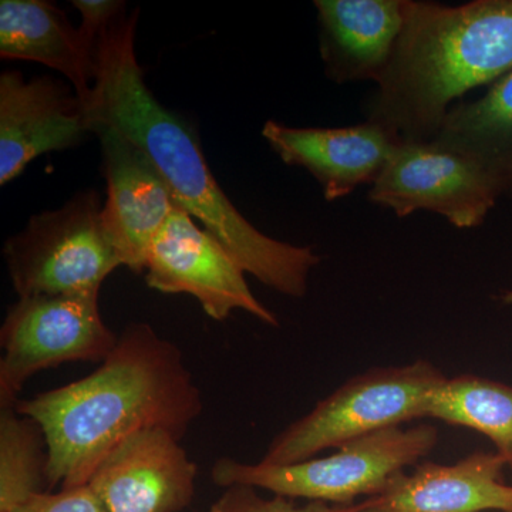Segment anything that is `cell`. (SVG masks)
I'll return each instance as SVG.
<instances>
[{
    "mask_svg": "<svg viewBox=\"0 0 512 512\" xmlns=\"http://www.w3.org/2000/svg\"><path fill=\"white\" fill-rule=\"evenodd\" d=\"M138 12L128 15L124 10L97 40L92 97L86 106L90 128H113L137 147L177 205L201 222L245 274L282 295L303 298L309 275L322 258L312 247L268 237L229 200L190 124L164 107L144 82L134 50Z\"/></svg>",
    "mask_w": 512,
    "mask_h": 512,
    "instance_id": "cell-1",
    "label": "cell"
},
{
    "mask_svg": "<svg viewBox=\"0 0 512 512\" xmlns=\"http://www.w3.org/2000/svg\"><path fill=\"white\" fill-rule=\"evenodd\" d=\"M202 396L183 353L148 323H131L89 376L19 399L16 412L42 427L49 490L89 483L111 451L141 430L184 439L201 416Z\"/></svg>",
    "mask_w": 512,
    "mask_h": 512,
    "instance_id": "cell-2",
    "label": "cell"
},
{
    "mask_svg": "<svg viewBox=\"0 0 512 512\" xmlns=\"http://www.w3.org/2000/svg\"><path fill=\"white\" fill-rule=\"evenodd\" d=\"M403 15L392 62L365 113L403 141H431L454 100L512 72V0H404Z\"/></svg>",
    "mask_w": 512,
    "mask_h": 512,
    "instance_id": "cell-3",
    "label": "cell"
},
{
    "mask_svg": "<svg viewBox=\"0 0 512 512\" xmlns=\"http://www.w3.org/2000/svg\"><path fill=\"white\" fill-rule=\"evenodd\" d=\"M439 443L430 424L392 427L336 448L326 457L292 464L244 463L222 457L211 468L218 487L242 484L291 500L333 505L355 504L357 497H375L394 476L417 466Z\"/></svg>",
    "mask_w": 512,
    "mask_h": 512,
    "instance_id": "cell-4",
    "label": "cell"
},
{
    "mask_svg": "<svg viewBox=\"0 0 512 512\" xmlns=\"http://www.w3.org/2000/svg\"><path fill=\"white\" fill-rule=\"evenodd\" d=\"M429 362L375 367L343 383L274 437L261 461L292 464L379 431L426 419L431 396L446 382Z\"/></svg>",
    "mask_w": 512,
    "mask_h": 512,
    "instance_id": "cell-5",
    "label": "cell"
},
{
    "mask_svg": "<svg viewBox=\"0 0 512 512\" xmlns=\"http://www.w3.org/2000/svg\"><path fill=\"white\" fill-rule=\"evenodd\" d=\"M3 256L19 298L100 292L107 276L124 266L93 191L33 215L5 242Z\"/></svg>",
    "mask_w": 512,
    "mask_h": 512,
    "instance_id": "cell-6",
    "label": "cell"
},
{
    "mask_svg": "<svg viewBox=\"0 0 512 512\" xmlns=\"http://www.w3.org/2000/svg\"><path fill=\"white\" fill-rule=\"evenodd\" d=\"M100 292L23 296L0 329V409L15 407L26 382L50 367L104 362L119 335L100 312Z\"/></svg>",
    "mask_w": 512,
    "mask_h": 512,
    "instance_id": "cell-7",
    "label": "cell"
},
{
    "mask_svg": "<svg viewBox=\"0 0 512 512\" xmlns=\"http://www.w3.org/2000/svg\"><path fill=\"white\" fill-rule=\"evenodd\" d=\"M504 197L483 168L433 141H403L369 191V200L397 217L429 211L456 228H476Z\"/></svg>",
    "mask_w": 512,
    "mask_h": 512,
    "instance_id": "cell-8",
    "label": "cell"
},
{
    "mask_svg": "<svg viewBox=\"0 0 512 512\" xmlns=\"http://www.w3.org/2000/svg\"><path fill=\"white\" fill-rule=\"evenodd\" d=\"M144 271L151 289L194 296L218 322L245 311L272 328L279 326L275 313L255 298L244 269L180 205L154 239Z\"/></svg>",
    "mask_w": 512,
    "mask_h": 512,
    "instance_id": "cell-9",
    "label": "cell"
},
{
    "mask_svg": "<svg viewBox=\"0 0 512 512\" xmlns=\"http://www.w3.org/2000/svg\"><path fill=\"white\" fill-rule=\"evenodd\" d=\"M197 476L180 437L148 429L114 448L87 484L107 512H181L194 500Z\"/></svg>",
    "mask_w": 512,
    "mask_h": 512,
    "instance_id": "cell-10",
    "label": "cell"
},
{
    "mask_svg": "<svg viewBox=\"0 0 512 512\" xmlns=\"http://www.w3.org/2000/svg\"><path fill=\"white\" fill-rule=\"evenodd\" d=\"M89 133L86 104L60 80L26 82L13 70L0 76V185L19 177L35 158L76 147Z\"/></svg>",
    "mask_w": 512,
    "mask_h": 512,
    "instance_id": "cell-11",
    "label": "cell"
},
{
    "mask_svg": "<svg viewBox=\"0 0 512 512\" xmlns=\"http://www.w3.org/2000/svg\"><path fill=\"white\" fill-rule=\"evenodd\" d=\"M262 136L286 165L309 171L329 202L348 197L360 185L375 184L403 143L370 120L336 128H296L268 120Z\"/></svg>",
    "mask_w": 512,
    "mask_h": 512,
    "instance_id": "cell-12",
    "label": "cell"
},
{
    "mask_svg": "<svg viewBox=\"0 0 512 512\" xmlns=\"http://www.w3.org/2000/svg\"><path fill=\"white\" fill-rule=\"evenodd\" d=\"M92 133L103 150L107 200L103 220L121 261L141 274L154 239L173 214L177 202L146 156L116 130L96 124Z\"/></svg>",
    "mask_w": 512,
    "mask_h": 512,
    "instance_id": "cell-13",
    "label": "cell"
},
{
    "mask_svg": "<svg viewBox=\"0 0 512 512\" xmlns=\"http://www.w3.org/2000/svg\"><path fill=\"white\" fill-rule=\"evenodd\" d=\"M505 466L497 451H476L454 464L421 461L412 473L402 471L382 493L363 500L359 512H512Z\"/></svg>",
    "mask_w": 512,
    "mask_h": 512,
    "instance_id": "cell-14",
    "label": "cell"
},
{
    "mask_svg": "<svg viewBox=\"0 0 512 512\" xmlns=\"http://www.w3.org/2000/svg\"><path fill=\"white\" fill-rule=\"evenodd\" d=\"M404 0H315L320 56L332 82L379 84L403 28Z\"/></svg>",
    "mask_w": 512,
    "mask_h": 512,
    "instance_id": "cell-15",
    "label": "cell"
},
{
    "mask_svg": "<svg viewBox=\"0 0 512 512\" xmlns=\"http://www.w3.org/2000/svg\"><path fill=\"white\" fill-rule=\"evenodd\" d=\"M94 49L55 3L0 2L2 59L28 60L62 73L86 106L93 90Z\"/></svg>",
    "mask_w": 512,
    "mask_h": 512,
    "instance_id": "cell-16",
    "label": "cell"
},
{
    "mask_svg": "<svg viewBox=\"0 0 512 512\" xmlns=\"http://www.w3.org/2000/svg\"><path fill=\"white\" fill-rule=\"evenodd\" d=\"M431 141L476 161L504 195L512 194V72L481 99L451 107Z\"/></svg>",
    "mask_w": 512,
    "mask_h": 512,
    "instance_id": "cell-17",
    "label": "cell"
},
{
    "mask_svg": "<svg viewBox=\"0 0 512 512\" xmlns=\"http://www.w3.org/2000/svg\"><path fill=\"white\" fill-rule=\"evenodd\" d=\"M426 419L488 437L512 470V386L476 375L446 379L431 396Z\"/></svg>",
    "mask_w": 512,
    "mask_h": 512,
    "instance_id": "cell-18",
    "label": "cell"
},
{
    "mask_svg": "<svg viewBox=\"0 0 512 512\" xmlns=\"http://www.w3.org/2000/svg\"><path fill=\"white\" fill-rule=\"evenodd\" d=\"M362 501L352 505H329L325 503L295 504L291 498L274 495L261 497L256 488L235 484L225 488L221 497L211 505L210 512H359Z\"/></svg>",
    "mask_w": 512,
    "mask_h": 512,
    "instance_id": "cell-19",
    "label": "cell"
},
{
    "mask_svg": "<svg viewBox=\"0 0 512 512\" xmlns=\"http://www.w3.org/2000/svg\"><path fill=\"white\" fill-rule=\"evenodd\" d=\"M23 512H107L89 484L64 488L59 493H39L30 498Z\"/></svg>",
    "mask_w": 512,
    "mask_h": 512,
    "instance_id": "cell-20",
    "label": "cell"
},
{
    "mask_svg": "<svg viewBox=\"0 0 512 512\" xmlns=\"http://www.w3.org/2000/svg\"><path fill=\"white\" fill-rule=\"evenodd\" d=\"M73 5L82 15L79 30L93 47L101 33L126 10V3L117 0H74Z\"/></svg>",
    "mask_w": 512,
    "mask_h": 512,
    "instance_id": "cell-21",
    "label": "cell"
},
{
    "mask_svg": "<svg viewBox=\"0 0 512 512\" xmlns=\"http://www.w3.org/2000/svg\"><path fill=\"white\" fill-rule=\"evenodd\" d=\"M501 302L505 303V305H512V291H505L498 296Z\"/></svg>",
    "mask_w": 512,
    "mask_h": 512,
    "instance_id": "cell-22",
    "label": "cell"
}]
</instances>
